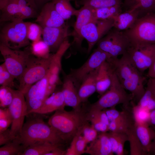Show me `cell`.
Instances as JSON below:
<instances>
[{
	"mask_svg": "<svg viewBox=\"0 0 155 155\" xmlns=\"http://www.w3.org/2000/svg\"><path fill=\"white\" fill-rule=\"evenodd\" d=\"M107 61L121 85L130 92L133 101L137 102L145 90L144 83L146 78L142 73L135 67L125 53L119 59L111 57Z\"/></svg>",
	"mask_w": 155,
	"mask_h": 155,
	"instance_id": "6da1fadb",
	"label": "cell"
},
{
	"mask_svg": "<svg viewBox=\"0 0 155 155\" xmlns=\"http://www.w3.org/2000/svg\"><path fill=\"white\" fill-rule=\"evenodd\" d=\"M15 138L25 149L38 142H48L61 145L64 142L48 124L37 117H32L27 120Z\"/></svg>",
	"mask_w": 155,
	"mask_h": 155,
	"instance_id": "7a4b0ae2",
	"label": "cell"
},
{
	"mask_svg": "<svg viewBox=\"0 0 155 155\" xmlns=\"http://www.w3.org/2000/svg\"><path fill=\"white\" fill-rule=\"evenodd\" d=\"M88 120L80 108L69 111L64 109L55 111L48 124L65 142L73 138Z\"/></svg>",
	"mask_w": 155,
	"mask_h": 155,
	"instance_id": "3957f363",
	"label": "cell"
},
{
	"mask_svg": "<svg viewBox=\"0 0 155 155\" xmlns=\"http://www.w3.org/2000/svg\"><path fill=\"white\" fill-rule=\"evenodd\" d=\"M111 83L109 90L102 94L96 102L91 104L90 110H104L122 104L123 108L129 107L133 101L131 94H128L119 82L112 67Z\"/></svg>",
	"mask_w": 155,
	"mask_h": 155,
	"instance_id": "277c9868",
	"label": "cell"
},
{
	"mask_svg": "<svg viewBox=\"0 0 155 155\" xmlns=\"http://www.w3.org/2000/svg\"><path fill=\"white\" fill-rule=\"evenodd\" d=\"M123 32L131 46L155 44V13L139 18L131 27Z\"/></svg>",
	"mask_w": 155,
	"mask_h": 155,
	"instance_id": "5b68a950",
	"label": "cell"
},
{
	"mask_svg": "<svg viewBox=\"0 0 155 155\" xmlns=\"http://www.w3.org/2000/svg\"><path fill=\"white\" fill-rule=\"evenodd\" d=\"M53 55L51 54L48 57L40 58L31 54L23 73L18 78L19 90L25 94L32 85L45 76L49 71Z\"/></svg>",
	"mask_w": 155,
	"mask_h": 155,
	"instance_id": "8992f818",
	"label": "cell"
},
{
	"mask_svg": "<svg viewBox=\"0 0 155 155\" xmlns=\"http://www.w3.org/2000/svg\"><path fill=\"white\" fill-rule=\"evenodd\" d=\"M1 44L13 49L19 50L30 44L26 22L19 20L5 25L0 33Z\"/></svg>",
	"mask_w": 155,
	"mask_h": 155,
	"instance_id": "52a82bcc",
	"label": "cell"
},
{
	"mask_svg": "<svg viewBox=\"0 0 155 155\" xmlns=\"http://www.w3.org/2000/svg\"><path fill=\"white\" fill-rule=\"evenodd\" d=\"M97 48L117 58L125 53L131 46L130 42L123 31L113 28L96 43Z\"/></svg>",
	"mask_w": 155,
	"mask_h": 155,
	"instance_id": "ba28073f",
	"label": "cell"
},
{
	"mask_svg": "<svg viewBox=\"0 0 155 155\" xmlns=\"http://www.w3.org/2000/svg\"><path fill=\"white\" fill-rule=\"evenodd\" d=\"M0 51L7 70L15 78L18 79L23 73L32 54L30 47L28 46L23 50H15L0 44Z\"/></svg>",
	"mask_w": 155,
	"mask_h": 155,
	"instance_id": "9c48e42d",
	"label": "cell"
},
{
	"mask_svg": "<svg viewBox=\"0 0 155 155\" xmlns=\"http://www.w3.org/2000/svg\"><path fill=\"white\" fill-rule=\"evenodd\" d=\"M114 19L96 20L83 26L80 32L82 40L85 39L88 44L87 51L89 54L98 41L113 27Z\"/></svg>",
	"mask_w": 155,
	"mask_h": 155,
	"instance_id": "30bf717a",
	"label": "cell"
},
{
	"mask_svg": "<svg viewBox=\"0 0 155 155\" xmlns=\"http://www.w3.org/2000/svg\"><path fill=\"white\" fill-rule=\"evenodd\" d=\"M13 98L8 107L12 119L10 134L14 139L20 133L25 117L27 115V107L24 94L18 89L12 88Z\"/></svg>",
	"mask_w": 155,
	"mask_h": 155,
	"instance_id": "8fae6325",
	"label": "cell"
},
{
	"mask_svg": "<svg viewBox=\"0 0 155 155\" xmlns=\"http://www.w3.org/2000/svg\"><path fill=\"white\" fill-rule=\"evenodd\" d=\"M111 57L108 53L97 47L82 66L71 69L68 75L79 89L82 81L88 74L98 68Z\"/></svg>",
	"mask_w": 155,
	"mask_h": 155,
	"instance_id": "7c38bea8",
	"label": "cell"
},
{
	"mask_svg": "<svg viewBox=\"0 0 155 155\" xmlns=\"http://www.w3.org/2000/svg\"><path fill=\"white\" fill-rule=\"evenodd\" d=\"M125 54L143 73L151 66L155 59V44L131 46Z\"/></svg>",
	"mask_w": 155,
	"mask_h": 155,
	"instance_id": "4fadbf2b",
	"label": "cell"
},
{
	"mask_svg": "<svg viewBox=\"0 0 155 155\" xmlns=\"http://www.w3.org/2000/svg\"><path fill=\"white\" fill-rule=\"evenodd\" d=\"M49 75L48 71L45 76L32 85L24 94L27 107V115L35 113L39 110L47 98Z\"/></svg>",
	"mask_w": 155,
	"mask_h": 155,
	"instance_id": "5bb4252c",
	"label": "cell"
},
{
	"mask_svg": "<svg viewBox=\"0 0 155 155\" xmlns=\"http://www.w3.org/2000/svg\"><path fill=\"white\" fill-rule=\"evenodd\" d=\"M71 45L68 40L64 41L57 51L53 54V58L49 70V75L47 92L51 94L57 86L60 83L59 73L61 69L62 57Z\"/></svg>",
	"mask_w": 155,
	"mask_h": 155,
	"instance_id": "9a60e30c",
	"label": "cell"
},
{
	"mask_svg": "<svg viewBox=\"0 0 155 155\" xmlns=\"http://www.w3.org/2000/svg\"><path fill=\"white\" fill-rule=\"evenodd\" d=\"M42 39L50 52L55 53L69 36V26L66 24L59 27L42 28Z\"/></svg>",
	"mask_w": 155,
	"mask_h": 155,
	"instance_id": "2e32d148",
	"label": "cell"
},
{
	"mask_svg": "<svg viewBox=\"0 0 155 155\" xmlns=\"http://www.w3.org/2000/svg\"><path fill=\"white\" fill-rule=\"evenodd\" d=\"M65 21L56 10L54 3L51 1L42 6L35 22L43 28L62 26L66 24Z\"/></svg>",
	"mask_w": 155,
	"mask_h": 155,
	"instance_id": "e0dca14e",
	"label": "cell"
},
{
	"mask_svg": "<svg viewBox=\"0 0 155 155\" xmlns=\"http://www.w3.org/2000/svg\"><path fill=\"white\" fill-rule=\"evenodd\" d=\"M75 16L76 20L72 32L69 34L74 38L77 43H81L80 32L81 28L91 22L96 20L95 8L87 5H84L80 9L76 10Z\"/></svg>",
	"mask_w": 155,
	"mask_h": 155,
	"instance_id": "ac0fdd59",
	"label": "cell"
},
{
	"mask_svg": "<svg viewBox=\"0 0 155 155\" xmlns=\"http://www.w3.org/2000/svg\"><path fill=\"white\" fill-rule=\"evenodd\" d=\"M85 153L91 155H113L112 146L107 132L101 133L86 148Z\"/></svg>",
	"mask_w": 155,
	"mask_h": 155,
	"instance_id": "d6986e66",
	"label": "cell"
},
{
	"mask_svg": "<svg viewBox=\"0 0 155 155\" xmlns=\"http://www.w3.org/2000/svg\"><path fill=\"white\" fill-rule=\"evenodd\" d=\"M61 90L66 106L73 109L80 108L81 102L78 96V88L68 75L64 76Z\"/></svg>",
	"mask_w": 155,
	"mask_h": 155,
	"instance_id": "ffe728a7",
	"label": "cell"
},
{
	"mask_svg": "<svg viewBox=\"0 0 155 155\" xmlns=\"http://www.w3.org/2000/svg\"><path fill=\"white\" fill-rule=\"evenodd\" d=\"M0 9L1 22L23 20L16 0H0Z\"/></svg>",
	"mask_w": 155,
	"mask_h": 155,
	"instance_id": "44dd1931",
	"label": "cell"
},
{
	"mask_svg": "<svg viewBox=\"0 0 155 155\" xmlns=\"http://www.w3.org/2000/svg\"><path fill=\"white\" fill-rule=\"evenodd\" d=\"M112 67L107 60L98 69L96 77V91L102 95L110 88L111 83Z\"/></svg>",
	"mask_w": 155,
	"mask_h": 155,
	"instance_id": "7402d4cb",
	"label": "cell"
},
{
	"mask_svg": "<svg viewBox=\"0 0 155 155\" xmlns=\"http://www.w3.org/2000/svg\"><path fill=\"white\" fill-rule=\"evenodd\" d=\"M66 106L61 91L53 93L45 100L41 108L35 113L43 114L64 109Z\"/></svg>",
	"mask_w": 155,
	"mask_h": 155,
	"instance_id": "603a6c76",
	"label": "cell"
},
{
	"mask_svg": "<svg viewBox=\"0 0 155 155\" xmlns=\"http://www.w3.org/2000/svg\"><path fill=\"white\" fill-rule=\"evenodd\" d=\"M98 68L88 74L80 86L78 94L81 103L86 101L88 98L96 91V77Z\"/></svg>",
	"mask_w": 155,
	"mask_h": 155,
	"instance_id": "cb8c5ba5",
	"label": "cell"
},
{
	"mask_svg": "<svg viewBox=\"0 0 155 155\" xmlns=\"http://www.w3.org/2000/svg\"><path fill=\"white\" fill-rule=\"evenodd\" d=\"M131 109L130 107L123 108L122 111H119L114 107L104 110L105 111L110 121H114L130 127L135 124L131 109Z\"/></svg>",
	"mask_w": 155,
	"mask_h": 155,
	"instance_id": "d4e9b609",
	"label": "cell"
},
{
	"mask_svg": "<svg viewBox=\"0 0 155 155\" xmlns=\"http://www.w3.org/2000/svg\"><path fill=\"white\" fill-rule=\"evenodd\" d=\"M140 11L139 9H135L120 13L113 18V28L121 31L129 29L139 18Z\"/></svg>",
	"mask_w": 155,
	"mask_h": 155,
	"instance_id": "484cf974",
	"label": "cell"
},
{
	"mask_svg": "<svg viewBox=\"0 0 155 155\" xmlns=\"http://www.w3.org/2000/svg\"><path fill=\"white\" fill-rule=\"evenodd\" d=\"M135 129L138 139L146 155L149 152L152 141L155 135V130L147 124L135 123Z\"/></svg>",
	"mask_w": 155,
	"mask_h": 155,
	"instance_id": "4316f807",
	"label": "cell"
},
{
	"mask_svg": "<svg viewBox=\"0 0 155 155\" xmlns=\"http://www.w3.org/2000/svg\"><path fill=\"white\" fill-rule=\"evenodd\" d=\"M61 145L48 142H37L27 147L22 155H47L53 150Z\"/></svg>",
	"mask_w": 155,
	"mask_h": 155,
	"instance_id": "83f0119b",
	"label": "cell"
},
{
	"mask_svg": "<svg viewBox=\"0 0 155 155\" xmlns=\"http://www.w3.org/2000/svg\"><path fill=\"white\" fill-rule=\"evenodd\" d=\"M111 142L113 151L117 155L124 154V146L128 140L127 134L125 133L111 131L107 133Z\"/></svg>",
	"mask_w": 155,
	"mask_h": 155,
	"instance_id": "f1b7e54d",
	"label": "cell"
},
{
	"mask_svg": "<svg viewBox=\"0 0 155 155\" xmlns=\"http://www.w3.org/2000/svg\"><path fill=\"white\" fill-rule=\"evenodd\" d=\"M19 6L22 19L37 17L38 8L32 0H16Z\"/></svg>",
	"mask_w": 155,
	"mask_h": 155,
	"instance_id": "f546056e",
	"label": "cell"
},
{
	"mask_svg": "<svg viewBox=\"0 0 155 155\" xmlns=\"http://www.w3.org/2000/svg\"><path fill=\"white\" fill-rule=\"evenodd\" d=\"M126 133L127 135L130 146L131 155H146L144 151L141 144L137 136L135 125L129 128Z\"/></svg>",
	"mask_w": 155,
	"mask_h": 155,
	"instance_id": "4dcf8cb0",
	"label": "cell"
},
{
	"mask_svg": "<svg viewBox=\"0 0 155 155\" xmlns=\"http://www.w3.org/2000/svg\"><path fill=\"white\" fill-rule=\"evenodd\" d=\"M55 8L60 16L65 20L75 16L76 10L71 5L69 0H53Z\"/></svg>",
	"mask_w": 155,
	"mask_h": 155,
	"instance_id": "1f68e13d",
	"label": "cell"
},
{
	"mask_svg": "<svg viewBox=\"0 0 155 155\" xmlns=\"http://www.w3.org/2000/svg\"><path fill=\"white\" fill-rule=\"evenodd\" d=\"M137 104L149 111L155 109V94L147 83L145 92Z\"/></svg>",
	"mask_w": 155,
	"mask_h": 155,
	"instance_id": "d6a6232c",
	"label": "cell"
},
{
	"mask_svg": "<svg viewBox=\"0 0 155 155\" xmlns=\"http://www.w3.org/2000/svg\"><path fill=\"white\" fill-rule=\"evenodd\" d=\"M25 148L15 138L0 148V155H22Z\"/></svg>",
	"mask_w": 155,
	"mask_h": 155,
	"instance_id": "836d02e7",
	"label": "cell"
},
{
	"mask_svg": "<svg viewBox=\"0 0 155 155\" xmlns=\"http://www.w3.org/2000/svg\"><path fill=\"white\" fill-rule=\"evenodd\" d=\"M96 20L113 19L121 12V5L95 8Z\"/></svg>",
	"mask_w": 155,
	"mask_h": 155,
	"instance_id": "e575fe53",
	"label": "cell"
},
{
	"mask_svg": "<svg viewBox=\"0 0 155 155\" xmlns=\"http://www.w3.org/2000/svg\"><path fill=\"white\" fill-rule=\"evenodd\" d=\"M30 49L32 54L38 57H48L51 54L48 46L42 39L32 42Z\"/></svg>",
	"mask_w": 155,
	"mask_h": 155,
	"instance_id": "d590c367",
	"label": "cell"
},
{
	"mask_svg": "<svg viewBox=\"0 0 155 155\" xmlns=\"http://www.w3.org/2000/svg\"><path fill=\"white\" fill-rule=\"evenodd\" d=\"M131 104L132 106V112L135 123L148 125V123L150 111L141 107L137 104H135L133 101Z\"/></svg>",
	"mask_w": 155,
	"mask_h": 155,
	"instance_id": "8d00e7d4",
	"label": "cell"
},
{
	"mask_svg": "<svg viewBox=\"0 0 155 155\" xmlns=\"http://www.w3.org/2000/svg\"><path fill=\"white\" fill-rule=\"evenodd\" d=\"M121 0H80V4L94 8L121 5Z\"/></svg>",
	"mask_w": 155,
	"mask_h": 155,
	"instance_id": "74e56055",
	"label": "cell"
},
{
	"mask_svg": "<svg viewBox=\"0 0 155 155\" xmlns=\"http://www.w3.org/2000/svg\"><path fill=\"white\" fill-rule=\"evenodd\" d=\"M27 33L30 40L34 41L41 39L43 28L39 24L30 22H26Z\"/></svg>",
	"mask_w": 155,
	"mask_h": 155,
	"instance_id": "f35d334b",
	"label": "cell"
},
{
	"mask_svg": "<svg viewBox=\"0 0 155 155\" xmlns=\"http://www.w3.org/2000/svg\"><path fill=\"white\" fill-rule=\"evenodd\" d=\"M15 78L8 71L4 63L0 65V85L13 88Z\"/></svg>",
	"mask_w": 155,
	"mask_h": 155,
	"instance_id": "ab89813d",
	"label": "cell"
},
{
	"mask_svg": "<svg viewBox=\"0 0 155 155\" xmlns=\"http://www.w3.org/2000/svg\"><path fill=\"white\" fill-rule=\"evenodd\" d=\"M11 88L1 86L0 88V106L7 108L12 102L13 94Z\"/></svg>",
	"mask_w": 155,
	"mask_h": 155,
	"instance_id": "60d3db41",
	"label": "cell"
},
{
	"mask_svg": "<svg viewBox=\"0 0 155 155\" xmlns=\"http://www.w3.org/2000/svg\"><path fill=\"white\" fill-rule=\"evenodd\" d=\"M82 134L88 144L95 140L98 135V131L92 125H89L87 123L83 127Z\"/></svg>",
	"mask_w": 155,
	"mask_h": 155,
	"instance_id": "b9f144b4",
	"label": "cell"
},
{
	"mask_svg": "<svg viewBox=\"0 0 155 155\" xmlns=\"http://www.w3.org/2000/svg\"><path fill=\"white\" fill-rule=\"evenodd\" d=\"M87 118L88 120L91 122L92 125L98 131L104 133L109 131L108 125L98 119L88 114Z\"/></svg>",
	"mask_w": 155,
	"mask_h": 155,
	"instance_id": "7bdbcfd3",
	"label": "cell"
},
{
	"mask_svg": "<svg viewBox=\"0 0 155 155\" xmlns=\"http://www.w3.org/2000/svg\"><path fill=\"white\" fill-rule=\"evenodd\" d=\"M90 110L88 115L94 117L108 125L110 121L105 110Z\"/></svg>",
	"mask_w": 155,
	"mask_h": 155,
	"instance_id": "ee69618b",
	"label": "cell"
},
{
	"mask_svg": "<svg viewBox=\"0 0 155 155\" xmlns=\"http://www.w3.org/2000/svg\"><path fill=\"white\" fill-rule=\"evenodd\" d=\"M88 143L81 135L78 139L75 145V150L77 155H80L85 153Z\"/></svg>",
	"mask_w": 155,
	"mask_h": 155,
	"instance_id": "f6af8a7d",
	"label": "cell"
},
{
	"mask_svg": "<svg viewBox=\"0 0 155 155\" xmlns=\"http://www.w3.org/2000/svg\"><path fill=\"white\" fill-rule=\"evenodd\" d=\"M83 127L73 138L69 147L66 151L65 155H77L75 150L76 143L79 137L82 134Z\"/></svg>",
	"mask_w": 155,
	"mask_h": 155,
	"instance_id": "bcb514c9",
	"label": "cell"
},
{
	"mask_svg": "<svg viewBox=\"0 0 155 155\" xmlns=\"http://www.w3.org/2000/svg\"><path fill=\"white\" fill-rule=\"evenodd\" d=\"M13 139L10 134V129L0 132V145H4L11 141Z\"/></svg>",
	"mask_w": 155,
	"mask_h": 155,
	"instance_id": "7dc6e473",
	"label": "cell"
},
{
	"mask_svg": "<svg viewBox=\"0 0 155 155\" xmlns=\"http://www.w3.org/2000/svg\"><path fill=\"white\" fill-rule=\"evenodd\" d=\"M12 123L11 119H0V132L7 129Z\"/></svg>",
	"mask_w": 155,
	"mask_h": 155,
	"instance_id": "c3c4849f",
	"label": "cell"
},
{
	"mask_svg": "<svg viewBox=\"0 0 155 155\" xmlns=\"http://www.w3.org/2000/svg\"><path fill=\"white\" fill-rule=\"evenodd\" d=\"M12 119L8 107L0 108V119Z\"/></svg>",
	"mask_w": 155,
	"mask_h": 155,
	"instance_id": "681fc988",
	"label": "cell"
},
{
	"mask_svg": "<svg viewBox=\"0 0 155 155\" xmlns=\"http://www.w3.org/2000/svg\"><path fill=\"white\" fill-rule=\"evenodd\" d=\"M60 146L57 147L53 150L47 155H65L66 151L61 149Z\"/></svg>",
	"mask_w": 155,
	"mask_h": 155,
	"instance_id": "f907efd6",
	"label": "cell"
},
{
	"mask_svg": "<svg viewBox=\"0 0 155 155\" xmlns=\"http://www.w3.org/2000/svg\"><path fill=\"white\" fill-rule=\"evenodd\" d=\"M147 76L149 78H155V59L152 65L148 69Z\"/></svg>",
	"mask_w": 155,
	"mask_h": 155,
	"instance_id": "816d5d0a",
	"label": "cell"
},
{
	"mask_svg": "<svg viewBox=\"0 0 155 155\" xmlns=\"http://www.w3.org/2000/svg\"><path fill=\"white\" fill-rule=\"evenodd\" d=\"M148 123L149 125H155V109L150 112Z\"/></svg>",
	"mask_w": 155,
	"mask_h": 155,
	"instance_id": "f5cc1de1",
	"label": "cell"
},
{
	"mask_svg": "<svg viewBox=\"0 0 155 155\" xmlns=\"http://www.w3.org/2000/svg\"><path fill=\"white\" fill-rule=\"evenodd\" d=\"M34 3L37 8L42 7L46 3L52 1L53 0H32Z\"/></svg>",
	"mask_w": 155,
	"mask_h": 155,
	"instance_id": "db71d44e",
	"label": "cell"
},
{
	"mask_svg": "<svg viewBox=\"0 0 155 155\" xmlns=\"http://www.w3.org/2000/svg\"><path fill=\"white\" fill-rule=\"evenodd\" d=\"M149 155H155V135L151 144Z\"/></svg>",
	"mask_w": 155,
	"mask_h": 155,
	"instance_id": "11a10c76",
	"label": "cell"
},
{
	"mask_svg": "<svg viewBox=\"0 0 155 155\" xmlns=\"http://www.w3.org/2000/svg\"><path fill=\"white\" fill-rule=\"evenodd\" d=\"M147 83L150 85L155 94V78H149Z\"/></svg>",
	"mask_w": 155,
	"mask_h": 155,
	"instance_id": "9f6ffc18",
	"label": "cell"
},
{
	"mask_svg": "<svg viewBox=\"0 0 155 155\" xmlns=\"http://www.w3.org/2000/svg\"><path fill=\"white\" fill-rule=\"evenodd\" d=\"M69 0V1H71V0Z\"/></svg>",
	"mask_w": 155,
	"mask_h": 155,
	"instance_id": "6f0895ef",
	"label": "cell"
},
{
	"mask_svg": "<svg viewBox=\"0 0 155 155\" xmlns=\"http://www.w3.org/2000/svg\"></svg>",
	"mask_w": 155,
	"mask_h": 155,
	"instance_id": "680465c9",
	"label": "cell"
}]
</instances>
